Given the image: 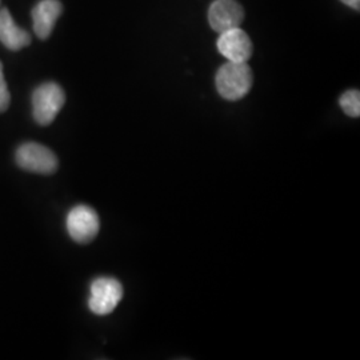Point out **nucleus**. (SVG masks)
Segmentation results:
<instances>
[{
    "mask_svg": "<svg viewBox=\"0 0 360 360\" xmlns=\"http://www.w3.org/2000/svg\"><path fill=\"white\" fill-rule=\"evenodd\" d=\"M252 70L240 62H227L219 68L215 77L219 95L231 102L245 98L252 87Z\"/></svg>",
    "mask_w": 360,
    "mask_h": 360,
    "instance_id": "nucleus-1",
    "label": "nucleus"
},
{
    "mask_svg": "<svg viewBox=\"0 0 360 360\" xmlns=\"http://www.w3.org/2000/svg\"><path fill=\"white\" fill-rule=\"evenodd\" d=\"M65 103V91L59 84L50 82L39 86L32 95L35 120L40 126L51 124Z\"/></svg>",
    "mask_w": 360,
    "mask_h": 360,
    "instance_id": "nucleus-2",
    "label": "nucleus"
},
{
    "mask_svg": "<svg viewBox=\"0 0 360 360\" xmlns=\"http://www.w3.org/2000/svg\"><path fill=\"white\" fill-rule=\"evenodd\" d=\"M123 297V285L114 278H98L91 284L89 307L95 315H108Z\"/></svg>",
    "mask_w": 360,
    "mask_h": 360,
    "instance_id": "nucleus-3",
    "label": "nucleus"
},
{
    "mask_svg": "<svg viewBox=\"0 0 360 360\" xmlns=\"http://www.w3.org/2000/svg\"><path fill=\"white\" fill-rule=\"evenodd\" d=\"M19 167L43 175H51L58 169V158L50 148L38 143L22 144L16 151Z\"/></svg>",
    "mask_w": 360,
    "mask_h": 360,
    "instance_id": "nucleus-4",
    "label": "nucleus"
},
{
    "mask_svg": "<svg viewBox=\"0 0 360 360\" xmlns=\"http://www.w3.org/2000/svg\"><path fill=\"white\" fill-rule=\"evenodd\" d=\"M101 229V221L96 211L90 206L74 207L67 217V231L72 240L80 245L92 242Z\"/></svg>",
    "mask_w": 360,
    "mask_h": 360,
    "instance_id": "nucleus-5",
    "label": "nucleus"
},
{
    "mask_svg": "<svg viewBox=\"0 0 360 360\" xmlns=\"http://www.w3.org/2000/svg\"><path fill=\"white\" fill-rule=\"evenodd\" d=\"M243 19L245 10L235 0H215L208 10V23L219 34L238 28Z\"/></svg>",
    "mask_w": 360,
    "mask_h": 360,
    "instance_id": "nucleus-6",
    "label": "nucleus"
},
{
    "mask_svg": "<svg viewBox=\"0 0 360 360\" xmlns=\"http://www.w3.org/2000/svg\"><path fill=\"white\" fill-rule=\"evenodd\" d=\"M217 46L219 52L229 62L247 63L252 55L251 39L239 27L221 32Z\"/></svg>",
    "mask_w": 360,
    "mask_h": 360,
    "instance_id": "nucleus-7",
    "label": "nucleus"
},
{
    "mask_svg": "<svg viewBox=\"0 0 360 360\" xmlns=\"http://www.w3.org/2000/svg\"><path fill=\"white\" fill-rule=\"evenodd\" d=\"M63 6L59 0H40L32 10L34 31L39 39H47L51 35L58 18L62 15Z\"/></svg>",
    "mask_w": 360,
    "mask_h": 360,
    "instance_id": "nucleus-8",
    "label": "nucleus"
},
{
    "mask_svg": "<svg viewBox=\"0 0 360 360\" xmlns=\"http://www.w3.org/2000/svg\"><path fill=\"white\" fill-rule=\"evenodd\" d=\"M0 41L11 51H19L31 43L30 34L15 25L7 8L0 11Z\"/></svg>",
    "mask_w": 360,
    "mask_h": 360,
    "instance_id": "nucleus-9",
    "label": "nucleus"
},
{
    "mask_svg": "<svg viewBox=\"0 0 360 360\" xmlns=\"http://www.w3.org/2000/svg\"><path fill=\"white\" fill-rule=\"evenodd\" d=\"M339 104L345 114L351 117H359L360 116V92L358 90L346 91L340 99Z\"/></svg>",
    "mask_w": 360,
    "mask_h": 360,
    "instance_id": "nucleus-10",
    "label": "nucleus"
},
{
    "mask_svg": "<svg viewBox=\"0 0 360 360\" xmlns=\"http://www.w3.org/2000/svg\"><path fill=\"white\" fill-rule=\"evenodd\" d=\"M10 101H11L10 91L3 75V65L0 63V112H4L8 108Z\"/></svg>",
    "mask_w": 360,
    "mask_h": 360,
    "instance_id": "nucleus-11",
    "label": "nucleus"
},
{
    "mask_svg": "<svg viewBox=\"0 0 360 360\" xmlns=\"http://www.w3.org/2000/svg\"><path fill=\"white\" fill-rule=\"evenodd\" d=\"M343 4H346L348 7L359 11L360 8V0H340Z\"/></svg>",
    "mask_w": 360,
    "mask_h": 360,
    "instance_id": "nucleus-12",
    "label": "nucleus"
}]
</instances>
